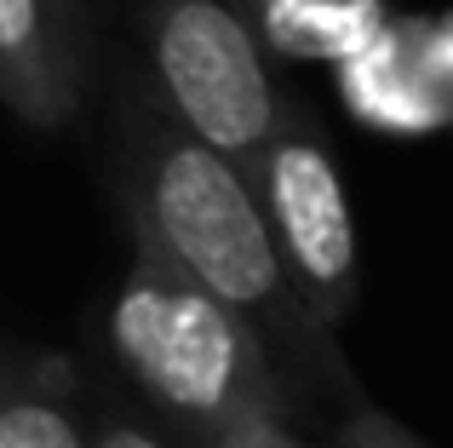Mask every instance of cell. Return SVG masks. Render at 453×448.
Instances as JSON below:
<instances>
[{
	"mask_svg": "<svg viewBox=\"0 0 453 448\" xmlns=\"http://www.w3.org/2000/svg\"><path fill=\"white\" fill-rule=\"evenodd\" d=\"M121 179L133 242H144L173 270L201 282L212 299L242 311L288 374L339 368L327 351V328L299 311L281 276L242 161L201 144L155 98H138V110L127 104L121 115Z\"/></svg>",
	"mask_w": 453,
	"mask_h": 448,
	"instance_id": "cell-1",
	"label": "cell"
},
{
	"mask_svg": "<svg viewBox=\"0 0 453 448\" xmlns=\"http://www.w3.org/2000/svg\"><path fill=\"white\" fill-rule=\"evenodd\" d=\"M110 357L178 448H212L247 414L299 420V385L258 328L161 253L133 242V265L110 293Z\"/></svg>",
	"mask_w": 453,
	"mask_h": 448,
	"instance_id": "cell-2",
	"label": "cell"
},
{
	"mask_svg": "<svg viewBox=\"0 0 453 448\" xmlns=\"http://www.w3.org/2000/svg\"><path fill=\"white\" fill-rule=\"evenodd\" d=\"M253 202L265 213L276 265L288 276L299 311L316 328H344L356 311V276H362V242H356L350 190L339 179L327 133L304 104L281 98V115L253 156H242Z\"/></svg>",
	"mask_w": 453,
	"mask_h": 448,
	"instance_id": "cell-3",
	"label": "cell"
},
{
	"mask_svg": "<svg viewBox=\"0 0 453 448\" xmlns=\"http://www.w3.org/2000/svg\"><path fill=\"white\" fill-rule=\"evenodd\" d=\"M144 52L155 104L201 144L242 161L276 127L281 87L235 0H144Z\"/></svg>",
	"mask_w": 453,
	"mask_h": 448,
	"instance_id": "cell-4",
	"label": "cell"
},
{
	"mask_svg": "<svg viewBox=\"0 0 453 448\" xmlns=\"http://www.w3.org/2000/svg\"><path fill=\"white\" fill-rule=\"evenodd\" d=\"M339 98L367 133L431 138L453 121V29L442 12H390L350 58H339Z\"/></svg>",
	"mask_w": 453,
	"mask_h": 448,
	"instance_id": "cell-5",
	"label": "cell"
},
{
	"mask_svg": "<svg viewBox=\"0 0 453 448\" xmlns=\"http://www.w3.org/2000/svg\"><path fill=\"white\" fill-rule=\"evenodd\" d=\"M0 104L41 133L81 104V35L46 0H0Z\"/></svg>",
	"mask_w": 453,
	"mask_h": 448,
	"instance_id": "cell-6",
	"label": "cell"
},
{
	"mask_svg": "<svg viewBox=\"0 0 453 448\" xmlns=\"http://www.w3.org/2000/svg\"><path fill=\"white\" fill-rule=\"evenodd\" d=\"M0 448H92V414L58 357L0 345Z\"/></svg>",
	"mask_w": 453,
	"mask_h": 448,
	"instance_id": "cell-7",
	"label": "cell"
},
{
	"mask_svg": "<svg viewBox=\"0 0 453 448\" xmlns=\"http://www.w3.org/2000/svg\"><path fill=\"white\" fill-rule=\"evenodd\" d=\"M235 6L265 52L299 64H339L390 18L385 0H235Z\"/></svg>",
	"mask_w": 453,
	"mask_h": 448,
	"instance_id": "cell-8",
	"label": "cell"
},
{
	"mask_svg": "<svg viewBox=\"0 0 453 448\" xmlns=\"http://www.w3.org/2000/svg\"><path fill=\"white\" fill-rule=\"evenodd\" d=\"M321 448H425L402 420H390L385 408L373 403H350L339 414V426L321 437Z\"/></svg>",
	"mask_w": 453,
	"mask_h": 448,
	"instance_id": "cell-9",
	"label": "cell"
},
{
	"mask_svg": "<svg viewBox=\"0 0 453 448\" xmlns=\"http://www.w3.org/2000/svg\"><path fill=\"white\" fill-rule=\"evenodd\" d=\"M212 448H321V443L304 437L299 420H288V414H247L242 426H230Z\"/></svg>",
	"mask_w": 453,
	"mask_h": 448,
	"instance_id": "cell-10",
	"label": "cell"
},
{
	"mask_svg": "<svg viewBox=\"0 0 453 448\" xmlns=\"http://www.w3.org/2000/svg\"><path fill=\"white\" fill-rule=\"evenodd\" d=\"M92 448H178L166 431H155L150 420H133L121 408H104L92 420Z\"/></svg>",
	"mask_w": 453,
	"mask_h": 448,
	"instance_id": "cell-11",
	"label": "cell"
},
{
	"mask_svg": "<svg viewBox=\"0 0 453 448\" xmlns=\"http://www.w3.org/2000/svg\"><path fill=\"white\" fill-rule=\"evenodd\" d=\"M46 6H52V12H58V18H64V23H69V29H75V35H81V23H87V12H81V0H46Z\"/></svg>",
	"mask_w": 453,
	"mask_h": 448,
	"instance_id": "cell-12",
	"label": "cell"
}]
</instances>
